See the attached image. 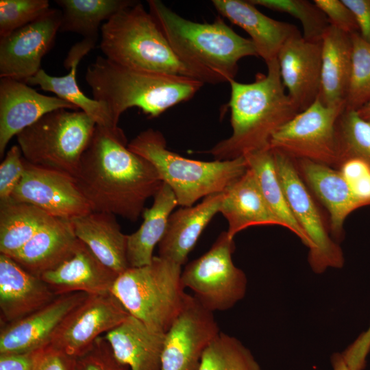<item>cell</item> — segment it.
Masks as SVG:
<instances>
[{"mask_svg": "<svg viewBox=\"0 0 370 370\" xmlns=\"http://www.w3.org/2000/svg\"><path fill=\"white\" fill-rule=\"evenodd\" d=\"M127 145L119 127L96 125L74 178L92 211L136 222L163 182L153 165Z\"/></svg>", "mask_w": 370, "mask_h": 370, "instance_id": "6da1fadb", "label": "cell"}, {"mask_svg": "<svg viewBox=\"0 0 370 370\" xmlns=\"http://www.w3.org/2000/svg\"><path fill=\"white\" fill-rule=\"evenodd\" d=\"M266 64L267 73H257L251 83L229 82L232 132L206 151L214 160H233L269 148L275 132L299 112L282 84L277 59Z\"/></svg>", "mask_w": 370, "mask_h": 370, "instance_id": "7a4b0ae2", "label": "cell"}, {"mask_svg": "<svg viewBox=\"0 0 370 370\" xmlns=\"http://www.w3.org/2000/svg\"><path fill=\"white\" fill-rule=\"evenodd\" d=\"M85 80L93 99L107 106L115 126L128 108L136 107L156 117L191 99L204 84L192 77L127 68L101 56L88 66Z\"/></svg>", "mask_w": 370, "mask_h": 370, "instance_id": "3957f363", "label": "cell"}, {"mask_svg": "<svg viewBox=\"0 0 370 370\" xmlns=\"http://www.w3.org/2000/svg\"><path fill=\"white\" fill-rule=\"evenodd\" d=\"M149 13L177 56L205 74L212 84L234 79L238 62L258 57L250 39L242 37L220 17L197 23L180 16L159 0L147 1Z\"/></svg>", "mask_w": 370, "mask_h": 370, "instance_id": "277c9868", "label": "cell"}, {"mask_svg": "<svg viewBox=\"0 0 370 370\" xmlns=\"http://www.w3.org/2000/svg\"><path fill=\"white\" fill-rule=\"evenodd\" d=\"M100 29V49L106 58L116 64L212 84L205 74L177 56L153 17L140 2L116 13Z\"/></svg>", "mask_w": 370, "mask_h": 370, "instance_id": "5b68a950", "label": "cell"}, {"mask_svg": "<svg viewBox=\"0 0 370 370\" xmlns=\"http://www.w3.org/2000/svg\"><path fill=\"white\" fill-rule=\"evenodd\" d=\"M127 147L153 165L182 207L192 206L201 198L223 192L248 169L244 156L208 162L186 158L168 149L163 134L152 128L141 132Z\"/></svg>", "mask_w": 370, "mask_h": 370, "instance_id": "8992f818", "label": "cell"}, {"mask_svg": "<svg viewBox=\"0 0 370 370\" xmlns=\"http://www.w3.org/2000/svg\"><path fill=\"white\" fill-rule=\"evenodd\" d=\"M182 266L154 256L151 262L129 267L116 278L110 292L129 314L149 329L165 334L184 304Z\"/></svg>", "mask_w": 370, "mask_h": 370, "instance_id": "52a82bcc", "label": "cell"}, {"mask_svg": "<svg viewBox=\"0 0 370 370\" xmlns=\"http://www.w3.org/2000/svg\"><path fill=\"white\" fill-rule=\"evenodd\" d=\"M96 127L81 110L51 111L16 136L29 163L75 175Z\"/></svg>", "mask_w": 370, "mask_h": 370, "instance_id": "ba28073f", "label": "cell"}, {"mask_svg": "<svg viewBox=\"0 0 370 370\" xmlns=\"http://www.w3.org/2000/svg\"><path fill=\"white\" fill-rule=\"evenodd\" d=\"M235 243L226 231L221 232L210 249L187 264L182 271L184 288L207 310L225 311L246 294L247 277L232 260Z\"/></svg>", "mask_w": 370, "mask_h": 370, "instance_id": "9c48e42d", "label": "cell"}, {"mask_svg": "<svg viewBox=\"0 0 370 370\" xmlns=\"http://www.w3.org/2000/svg\"><path fill=\"white\" fill-rule=\"evenodd\" d=\"M276 172L293 217L308 237V262L316 273L328 268H341L344 256L334 241L322 213L295 164L294 160L284 153L271 149Z\"/></svg>", "mask_w": 370, "mask_h": 370, "instance_id": "30bf717a", "label": "cell"}, {"mask_svg": "<svg viewBox=\"0 0 370 370\" xmlns=\"http://www.w3.org/2000/svg\"><path fill=\"white\" fill-rule=\"evenodd\" d=\"M345 107H328L319 99L297 113L272 136L269 148L293 159H306L336 169V125Z\"/></svg>", "mask_w": 370, "mask_h": 370, "instance_id": "8fae6325", "label": "cell"}, {"mask_svg": "<svg viewBox=\"0 0 370 370\" xmlns=\"http://www.w3.org/2000/svg\"><path fill=\"white\" fill-rule=\"evenodd\" d=\"M213 313L187 294L164 334L161 370L199 369L205 351L221 332Z\"/></svg>", "mask_w": 370, "mask_h": 370, "instance_id": "7c38bea8", "label": "cell"}, {"mask_svg": "<svg viewBox=\"0 0 370 370\" xmlns=\"http://www.w3.org/2000/svg\"><path fill=\"white\" fill-rule=\"evenodd\" d=\"M129 315L111 292L88 295L65 317L49 343L77 358L89 350L98 337L118 326Z\"/></svg>", "mask_w": 370, "mask_h": 370, "instance_id": "4fadbf2b", "label": "cell"}, {"mask_svg": "<svg viewBox=\"0 0 370 370\" xmlns=\"http://www.w3.org/2000/svg\"><path fill=\"white\" fill-rule=\"evenodd\" d=\"M25 165L11 199L32 204L52 217L70 220L92 211L73 175L25 160Z\"/></svg>", "mask_w": 370, "mask_h": 370, "instance_id": "5bb4252c", "label": "cell"}, {"mask_svg": "<svg viewBox=\"0 0 370 370\" xmlns=\"http://www.w3.org/2000/svg\"><path fill=\"white\" fill-rule=\"evenodd\" d=\"M61 10L50 8L36 21L0 38V77L25 82L41 69L60 31Z\"/></svg>", "mask_w": 370, "mask_h": 370, "instance_id": "9a60e30c", "label": "cell"}, {"mask_svg": "<svg viewBox=\"0 0 370 370\" xmlns=\"http://www.w3.org/2000/svg\"><path fill=\"white\" fill-rule=\"evenodd\" d=\"M59 109L79 110L58 97L39 93L24 82L0 79V157L14 136L45 114Z\"/></svg>", "mask_w": 370, "mask_h": 370, "instance_id": "2e32d148", "label": "cell"}, {"mask_svg": "<svg viewBox=\"0 0 370 370\" xmlns=\"http://www.w3.org/2000/svg\"><path fill=\"white\" fill-rule=\"evenodd\" d=\"M277 60L282 84L299 112L317 99L321 86V41L304 39L298 34L280 49Z\"/></svg>", "mask_w": 370, "mask_h": 370, "instance_id": "e0dca14e", "label": "cell"}, {"mask_svg": "<svg viewBox=\"0 0 370 370\" xmlns=\"http://www.w3.org/2000/svg\"><path fill=\"white\" fill-rule=\"evenodd\" d=\"M88 295L77 292L57 296L39 310L1 326L0 354L29 353L49 343L62 320Z\"/></svg>", "mask_w": 370, "mask_h": 370, "instance_id": "ac0fdd59", "label": "cell"}, {"mask_svg": "<svg viewBox=\"0 0 370 370\" xmlns=\"http://www.w3.org/2000/svg\"><path fill=\"white\" fill-rule=\"evenodd\" d=\"M57 295L40 277L0 254V311L3 325L45 306Z\"/></svg>", "mask_w": 370, "mask_h": 370, "instance_id": "d6986e66", "label": "cell"}, {"mask_svg": "<svg viewBox=\"0 0 370 370\" xmlns=\"http://www.w3.org/2000/svg\"><path fill=\"white\" fill-rule=\"evenodd\" d=\"M293 160L301 179L329 213L330 234L338 242L343 236L345 219L363 207L361 202L338 169L306 159Z\"/></svg>", "mask_w": 370, "mask_h": 370, "instance_id": "ffe728a7", "label": "cell"}, {"mask_svg": "<svg viewBox=\"0 0 370 370\" xmlns=\"http://www.w3.org/2000/svg\"><path fill=\"white\" fill-rule=\"evenodd\" d=\"M118 275L78 239L73 254L40 278L57 296L77 292L90 295L110 293Z\"/></svg>", "mask_w": 370, "mask_h": 370, "instance_id": "44dd1931", "label": "cell"}, {"mask_svg": "<svg viewBox=\"0 0 370 370\" xmlns=\"http://www.w3.org/2000/svg\"><path fill=\"white\" fill-rule=\"evenodd\" d=\"M212 3L221 15L249 34L266 64L277 59L289 38L301 34L295 25L264 15L249 1L213 0Z\"/></svg>", "mask_w": 370, "mask_h": 370, "instance_id": "7402d4cb", "label": "cell"}, {"mask_svg": "<svg viewBox=\"0 0 370 370\" xmlns=\"http://www.w3.org/2000/svg\"><path fill=\"white\" fill-rule=\"evenodd\" d=\"M223 197V192L212 194L195 206L172 212L158 244L159 256L184 265L204 229L219 212Z\"/></svg>", "mask_w": 370, "mask_h": 370, "instance_id": "603a6c76", "label": "cell"}, {"mask_svg": "<svg viewBox=\"0 0 370 370\" xmlns=\"http://www.w3.org/2000/svg\"><path fill=\"white\" fill-rule=\"evenodd\" d=\"M77 241L71 221L54 217L10 258L29 273L40 277L69 259Z\"/></svg>", "mask_w": 370, "mask_h": 370, "instance_id": "cb8c5ba5", "label": "cell"}, {"mask_svg": "<svg viewBox=\"0 0 370 370\" xmlns=\"http://www.w3.org/2000/svg\"><path fill=\"white\" fill-rule=\"evenodd\" d=\"M164 334L130 314L103 336L116 359L128 370H161Z\"/></svg>", "mask_w": 370, "mask_h": 370, "instance_id": "d4e9b609", "label": "cell"}, {"mask_svg": "<svg viewBox=\"0 0 370 370\" xmlns=\"http://www.w3.org/2000/svg\"><path fill=\"white\" fill-rule=\"evenodd\" d=\"M219 212L227 221L226 231L231 238L254 225H279L282 223L265 201L256 179L250 169L223 192Z\"/></svg>", "mask_w": 370, "mask_h": 370, "instance_id": "484cf974", "label": "cell"}, {"mask_svg": "<svg viewBox=\"0 0 370 370\" xmlns=\"http://www.w3.org/2000/svg\"><path fill=\"white\" fill-rule=\"evenodd\" d=\"M352 65L350 34L330 25L321 39L319 98L328 107H345Z\"/></svg>", "mask_w": 370, "mask_h": 370, "instance_id": "4316f807", "label": "cell"}, {"mask_svg": "<svg viewBox=\"0 0 370 370\" xmlns=\"http://www.w3.org/2000/svg\"><path fill=\"white\" fill-rule=\"evenodd\" d=\"M71 221L77 238L106 266L118 275L130 267L127 258V235L121 232L115 215L92 211Z\"/></svg>", "mask_w": 370, "mask_h": 370, "instance_id": "83f0119b", "label": "cell"}, {"mask_svg": "<svg viewBox=\"0 0 370 370\" xmlns=\"http://www.w3.org/2000/svg\"><path fill=\"white\" fill-rule=\"evenodd\" d=\"M178 206L171 188L164 183L153 197L151 208L143 212V221L134 233L127 235V258L130 267L150 264L155 247L162 240L169 216Z\"/></svg>", "mask_w": 370, "mask_h": 370, "instance_id": "f1b7e54d", "label": "cell"}, {"mask_svg": "<svg viewBox=\"0 0 370 370\" xmlns=\"http://www.w3.org/2000/svg\"><path fill=\"white\" fill-rule=\"evenodd\" d=\"M53 218L30 204L0 201V254L13 256Z\"/></svg>", "mask_w": 370, "mask_h": 370, "instance_id": "f546056e", "label": "cell"}, {"mask_svg": "<svg viewBox=\"0 0 370 370\" xmlns=\"http://www.w3.org/2000/svg\"><path fill=\"white\" fill-rule=\"evenodd\" d=\"M244 157L271 211L284 227L291 231L310 249L311 243L293 217L287 202L276 172L272 149L269 147L247 153Z\"/></svg>", "mask_w": 370, "mask_h": 370, "instance_id": "4dcf8cb0", "label": "cell"}, {"mask_svg": "<svg viewBox=\"0 0 370 370\" xmlns=\"http://www.w3.org/2000/svg\"><path fill=\"white\" fill-rule=\"evenodd\" d=\"M136 2L131 0H56L62 13L60 32L77 33L84 38L97 40L101 22H106L120 10Z\"/></svg>", "mask_w": 370, "mask_h": 370, "instance_id": "1f68e13d", "label": "cell"}, {"mask_svg": "<svg viewBox=\"0 0 370 370\" xmlns=\"http://www.w3.org/2000/svg\"><path fill=\"white\" fill-rule=\"evenodd\" d=\"M80 60H76L72 62L70 71L66 75L51 76L40 69L25 83L38 85L42 90L51 92L56 97L73 104L91 117L97 125L109 128L119 127L114 125L110 112L104 103L88 97L80 90L76 80L77 67Z\"/></svg>", "mask_w": 370, "mask_h": 370, "instance_id": "d6a6232c", "label": "cell"}, {"mask_svg": "<svg viewBox=\"0 0 370 370\" xmlns=\"http://www.w3.org/2000/svg\"><path fill=\"white\" fill-rule=\"evenodd\" d=\"M198 370H262L236 337L220 332L205 351Z\"/></svg>", "mask_w": 370, "mask_h": 370, "instance_id": "836d02e7", "label": "cell"}, {"mask_svg": "<svg viewBox=\"0 0 370 370\" xmlns=\"http://www.w3.org/2000/svg\"><path fill=\"white\" fill-rule=\"evenodd\" d=\"M338 149L336 169L345 160L356 158L370 166V124L356 110L345 109L336 125Z\"/></svg>", "mask_w": 370, "mask_h": 370, "instance_id": "e575fe53", "label": "cell"}, {"mask_svg": "<svg viewBox=\"0 0 370 370\" xmlns=\"http://www.w3.org/2000/svg\"><path fill=\"white\" fill-rule=\"evenodd\" d=\"M255 5L286 13L299 21L303 38L307 40L321 42L331 25L324 13L312 1L308 0H249Z\"/></svg>", "mask_w": 370, "mask_h": 370, "instance_id": "d590c367", "label": "cell"}, {"mask_svg": "<svg viewBox=\"0 0 370 370\" xmlns=\"http://www.w3.org/2000/svg\"><path fill=\"white\" fill-rule=\"evenodd\" d=\"M351 36L352 65L345 109L356 111L370 100V44L358 33Z\"/></svg>", "mask_w": 370, "mask_h": 370, "instance_id": "8d00e7d4", "label": "cell"}, {"mask_svg": "<svg viewBox=\"0 0 370 370\" xmlns=\"http://www.w3.org/2000/svg\"><path fill=\"white\" fill-rule=\"evenodd\" d=\"M49 9L48 0H1L0 38L36 21Z\"/></svg>", "mask_w": 370, "mask_h": 370, "instance_id": "74e56055", "label": "cell"}, {"mask_svg": "<svg viewBox=\"0 0 370 370\" xmlns=\"http://www.w3.org/2000/svg\"><path fill=\"white\" fill-rule=\"evenodd\" d=\"M25 169V160L18 145L12 146L0 164V201L11 196L20 182Z\"/></svg>", "mask_w": 370, "mask_h": 370, "instance_id": "f35d334b", "label": "cell"}, {"mask_svg": "<svg viewBox=\"0 0 370 370\" xmlns=\"http://www.w3.org/2000/svg\"><path fill=\"white\" fill-rule=\"evenodd\" d=\"M77 370H128L114 357L104 336L98 337L89 350L77 358Z\"/></svg>", "mask_w": 370, "mask_h": 370, "instance_id": "ab89813d", "label": "cell"}, {"mask_svg": "<svg viewBox=\"0 0 370 370\" xmlns=\"http://www.w3.org/2000/svg\"><path fill=\"white\" fill-rule=\"evenodd\" d=\"M362 206H370V166L361 160L343 161L338 169Z\"/></svg>", "mask_w": 370, "mask_h": 370, "instance_id": "60d3db41", "label": "cell"}, {"mask_svg": "<svg viewBox=\"0 0 370 370\" xmlns=\"http://www.w3.org/2000/svg\"><path fill=\"white\" fill-rule=\"evenodd\" d=\"M32 370H77V358L48 343L33 352Z\"/></svg>", "mask_w": 370, "mask_h": 370, "instance_id": "b9f144b4", "label": "cell"}, {"mask_svg": "<svg viewBox=\"0 0 370 370\" xmlns=\"http://www.w3.org/2000/svg\"><path fill=\"white\" fill-rule=\"evenodd\" d=\"M313 2L332 26L350 35L358 33L354 15L342 0H314Z\"/></svg>", "mask_w": 370, "mask_h": 370, "instance_id": "7bdbcfd3", "label": "cell"}, {"mask_svg": "<svg viewBox=\"0 0 370 370\" xmlns=\"http://www.w3.org/2000/svg\"><path fill=\"white\" fill-rule=\"evenodd\" d=\"M370 352V324L368 329L343 352L341 355L351 370H363Z\"/></svg>", "mask_w": 370, "mask_h": 370, "instance_id": "ee69618b", "label": "cell"}, {"mask_svg": "<svg viewBox=\"0 0 370 370\" xmlns=\"http://www.w3.org/2000/svg\"><path fill=\"white\" fill-rule=\"evenodd\" d=\"M352 12L358 34L370 44V0H342Z\"/></svg>", "mask_w": 370, "mask_h": 370, "instance_id": "f6af8a7d", "label": "cell"}, {"mask_svg": "<svg viewBox=\"0 0 370 370\" xmlns=\"http://www.w3.org/2000/svg\"><path fill=\"white\" fill-rule=\"evenodd\" d=\"M33 352L0 354V370H32Z\"/></svg>", "mask_w": 370, "mask_h": 370, "instance_id": "bcb514c9", "label": "cell"}, {"mask_svg": "<svg viewBox=\"0 0 370 370\" xmlns=\"http://www.w3.org/2000/svg\"><path fill=\"white\" fill-rule=\"evenodd\" d=\"M97 42V40L84 38L81 42H77L69 50L64 61V66L66 69H70L72 62L76 60H82L84 56L95 47Z\"/></svg>", "mask_w": 370, "mask_h": 370, "instance_id": "7dc6e473", "label": "cell"}, {"mask_svg": "<svg viewBox=\"0 0 370 370\" xmlns=\"http://www.w3.org/2000/svg\"><path fill=\"white\" fill-rule=\"evenodd\" d=\"M333 370H351L345 363L341 353H335L331 357Z\"/></svg>", "mask_w": 370, "mask_h": 370, "instance_id": "c3c4849f", "label": "cell"}, {"mask_svg": "<svg viewBox=\"0 0 370 370\" xmlns=\"http://www.w3.org/2000/svg\"><path fill=\"white\" fill-rule=\"evenodd\" d=\"M358 115L370 124V100L356 110Z\"/></svg>", "mask_w": 370, "mask_h": 370, "instance_id": "681fc988", "label": "cell"}]
</instances>
